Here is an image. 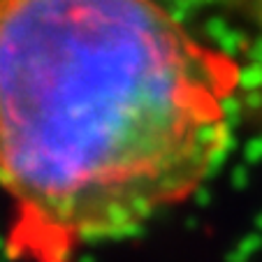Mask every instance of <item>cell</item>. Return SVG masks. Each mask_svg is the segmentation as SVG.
<instances>
[{"instance_id":"1","label":"cell","mask_w":262,"mask_h":262,"mask_svg":"<svg viewBox=\"0 0 262 262\" xmlns=\"http://www.w3.org/2000/svg\"><path fill=\"white\" fill-rule=\"evenodd\" d=\"M242 68L158 0H0V186L16 262H72L188 200Z\"/></svg>"},{"instance_id":"2","label":"cell","mask_w":262,"mask_h":262,"mask_svg":"<svg viewBox=\"0 0 262 262\" xmlns=\"http://www.w3.org/2000/svg\"><path fill=\"white\" fill-rule=\"evenodd\" d=\"M251 7H253V16H255L257 26L262 28V0H251Z\"/></svg>"}]
</instances>
